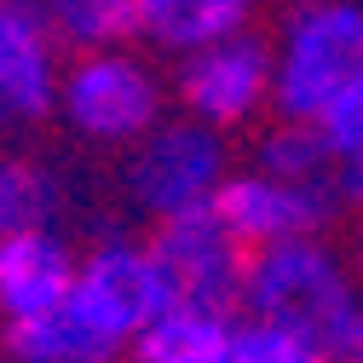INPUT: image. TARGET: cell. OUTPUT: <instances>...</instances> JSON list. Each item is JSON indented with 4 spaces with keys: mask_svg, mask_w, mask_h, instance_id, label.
Segmentation results:
<instances>
[{
    "mask_svg": "<svg viewBox=\"0 0 363 363\" xmlns=\"http://www.w3.org/2000/svg\"><path fill=\"white\" fill-rule=\"evenodd\" d=\"M242 317L306 340L317 357L340 363L363 323V283L329 237H300L248 254Z\"/></svg>",
    "mask_w": 363,
    "mask_h": 363,
    "instance_id": "cell-1",
    "label": "cell"
},
{
    "mask_svg": "<svg viewBox=\"0 0 363 363\" xmlns=\"http://www.w3.org/2000/svg\"><path fill=\"white\" fill-rule=\"evenodd\" d=\"M352 93H363V6L294 0L271 40V116L323 121Z\"/></svg>",
    "mask_w": 363,
    "mask_h": 363,
    "instance_id": "cell-2",
    "label": "cell"
},
{
    "mask_svg": "<svg viewBox=\"0 0 363 363\" xmlns=\"http://www.w3.org/2000/svg\"><path fill=\"white\" fill-rule=\"evenodd\" d=\"M173 86L139 47H104V52H69L58 81V110L64 127L81 145L99 150H133L167 121Z\"/></svg>",
    "mask_w": 363,
    "mask_h": 363,
    "instance_id": "cell-3",
    "label": "cell"
},
{
    "mask_svg": "<svg viewBox=\"0 0 363 363\" xmlns=\"http://www.w3.org/2000/svg\"><path fill=\"white\" fill-rule=\"evenodd\" d=\"M127 156V196L150 225L213 208L219 185L231 179V139L191 116H167L156 133H145Z\"/></svg>",
    "mask_w": 363,
    "mask_h": 363,
    "instance_id": "cell-4",
    "label": "cell"
},
{
    "mask_svg": "<svg viewBox=\"0 0 363 363\" xmlns=\"http://www.w3.org/2000/svg\"><path fill=\"white\" fill-rule=\"evenodd\" d=\"M173 306H196V311H225L242 317V277H248V248L237 231L219 219V208H196L179 219H156V231L145 237Z\"/></svg>",
    "mask_w": 363,
    "mask_h": 363,
    "instance_id": "cell-5",
    "label": "cell"
},
{
    "mask_svg": "<svg viewBox=\"0 0 363 363\" xmlns=\"http://www.w3.org/2000/svg\"><path fill=\"white\" fill-rule=\"evenodd\" d=\"M167 86H173L179 116H191L213 133L254 127L271 110V40L259 29H248L237 40L202 47V52L173 64Z\"/></svg>",
    "mask_w": 363,
    "mask_h": 363,
    "instance_id": "cell-6",
    "label": "cell"
},
{
    "mask_svg": "<svg viewBox=\"0 0 363 363\" xmlns=\"http://www.w3.org/2000/svg\"><path fill=\"white\" fill-rule=\"evenodd\" d=\"M69 300L81 306L86 323H99L127 352L173 306L150 242H133V237H104L93 248H81V271H75V294Z\"/></svg>",
    "mask_w": 363,
    "mask_h": 363,
    "instance_id": "cell-7",
    "label": "cell"
},
{
    "mask_svg": "<svg viewBox=\"0 0 363 363\" xmlns=\"http://www.w3.org/2000/svg\"><path fill=\"white\" fill-rule=\"evenodd\" d=\"M213 208L254 254V248H277L300 237H329V225L346 213V196L335 185H289V179H271L259 167H237L219 185Z\"/></svg>",
    "mask_w": 363,
    "mask_h": 363,
    "instance_id": "cell-8",
    "label": "cell"
},
{
    "mask_svg": "<svg viewBox=\"0 0 363 363\" xmlns=\"http://www.w3.org/2000/svg\"><path fill=\"white\" fill-rule=\"evenodd\" d=\"M64 40L47 23L40 0H0V133L35 127L58 110Z\"/></svg>",
    "mask_w": 363,
    "mask_h": 363,
    "instance_id": "cell-9",
    "label": "cell"
},
{
    "mask_svg": "<svg viewBox=\"0 0 363 363\" xmlns=\"http://www.w3.org/2000/svg\"><path fill=\"white\" fill-rule=\"evenodd\" d=\"M81 254L64 231H23L0 242V323L47 317L75 294Z\"/></svg>",
    "mask_w": 363,
    "mask_h": 363,
    "instance_id": "cell-10",
    "label": "cell"
},
{
    "mask_svg": "<svg viewBox=\"0 0 363 363\" xmlns=\"http://www.w3.org/2000/svg\"><path fill=\"white\" fill-rule=\"evenodd\" d=\"M139 40L162 58H191L202 47H219V40H237L254 29L259 0H139Z\"/></svg>",
    "mask_w": 363,
    "mask_h": 363,
    "instance_id": "cell-11",
    "label": "cell"
},
{
    "mask_svg": "<svg viewBox=\"0 0 363 363\" xmlns=\"http://www.w3.org/2000/svg\"><path fill=\"white\" fill-rule=\"evenodd\" d=\"M12 363H121L127 346H116L99 323H86L81 306L64 300L47 317H23V323H0Z\"/></svg>",
    "mask_w": 363,
    "mask_h": 363,
    "instance_id": "cell-12",
    "label": "cell"
},
{
    "mask_svg": "<svg viewBox=\"0 0 363 363\" xmlns=\"http://www.w3.org/2000/svg\"><path fill=\"white\" fill-rule=\"evenodd\" d=\"M231 335H237V317H225V311L167 306L133 340L127 357H139V363H231Z\"/></svg>",
    "mask_w": 363,
    "mask_h": 363,
    "instance_id": "cell-13",
    "label": "cell"
},
{
    "mask_svg": "<svg viewBox=\"0 0 363 363\" xmlns=\"http://www.w3.org/2000/svg\"><path fill=\"white\" fill-rule=\"evenodd\" d=\"M248 167L271 173V179H289V185H335L340 191V162L323 139L317 121H271L259 139H254V156Z\"/></svg>",
    "mask_w": 363,
    "mask_h": 363,
    "instance_id": "cell-14",
    "label": "cell"
},
{
    "mask_svg": "<svg viewBox=\"0 0 363 363\" xmlns=\"http://www.w3.org/2000/svg\"><path fill=\"white\" fill-rule=\"evenodd\" d=\"M64 213V185L47 162L0 150V242L23 231H47Z\"/></svg>",
    "mask_w": 363,
    "mask_h": 363,
    "instance_id": "cell-15",
    "label": "cell"
},
{
    "mask_svg": "<svg viewBox=\"0 0 363 363\" xmlns=\"http://www.w3.org/2000/svg\"><path fill=\"white\" fill-rule=\"evenodd\" d=\"M64 52H104V47H139V0H40Z\"/></svg>",
    "mask_w": 363,
    "mask_h": 363,
    "instance_id": "cell-16",
    "label": "cell"
},
{
    "mask_svg": "<svg viewBox=\"0 0 363 363\" xmlns=\"http://www.w3.org/2000/svg\"><path fill=\"white\" fill-rule=\"evenodd\" d=\"M231 363H329L317 357L306 340L271 329V323H254V317H237V335H231Z\"/></svg>",
    "mask_w": 363,
    "mask_h": 363,
    "instance_id": "cell-17",
    "label": "cell"
},
{
    "mask_svg": "<svg viewBox=\"0 0 363 363\" xmlns=\"http://www.w3.org/2000/svg\"><path fill=\"white\" fill-rule=\"evenodd\" d=\"M317 127H323V139H329V150H335L340 167H346V162H363V93L340 99Z\"/></svg>",
    "mask_w": 363,
    "mask_h": 363,
    "instance_id": "cell-18",
    "label": "cell"
},
{
    "mask_svg": "<svg viewBox=\"0 0 363 363\" xmlns=\"http://www.w3.org/2000/svg\"><path fill=\"white\" fill-rule=\"evenodd\" d=\"M340 196H346V208H363V162L340 167Z\"/></svg>",
    "mask_w": 363,
    "mask_h": 363,
    "instance_id": "cell-19",
    "label": "cell"
},
{
    "mask_svg": "<svg viewBox=\"0 0 363 363\" xmlns=\"http://www.w3.org/2000/svg\"><path fill=\"white\" fill-rule=\"evenodd\" d=\"M352 271H357V283H363V219H357V231H352Z\"/></svg>",
    "mask_w": 363,
    "mask_h": 363,
    "instance_id": "cell-20",
    "label": "cell"
},
{
    "mask_svg": "<svg viewBox=\"0 0 363 363\" xmlns=\"http://www.w3.org/2000/svg\"><path fill=\"white\" fill-rule=\"evenodd\" d=\"M340 363H363V323H357V340H352V352H346Z\"/></svg>",
    "mask_w": 363,
    "mask_h": 363,
    "instance_id": "cell-21",
    "label": "cell"
},
{
    "mask_svg": "<svg viewBox=\"0 0 363 363\" xmlns=\"http://www.w3.org/2000/svg\"><path fill=\"white\" fill-rule=\"evenodd\" d=\"M121 363H139V357H121Z\"/></svg>",
    "mask_w": 363,
    "mask_h": 363,
    "instance_id": "cell-22",
    "label": "cell"
}]
</instances>
